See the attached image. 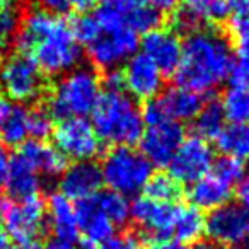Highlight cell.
Masks as SVG:
<instances>
[{"mask_svg":"<svg viewBox=\"0 0 249 249\" xmlns=\"http://www.w3.org/2000/svg\"><path fill=\"white\" fill-rule=\"evenodd\" d=\"M14 43L18 53L31 56L43 75H65L79 67L82 58V50L73 38L70 22L38 9L21 18Z\"/></svg>","mask_w":249,"mask_h":249,"instance_id":"6da1fadb","label":"cell"},{"mask_svg":"<svg viewBox=\"0 0 249 249\" xmlns=\"http://www.w3.org/2000/svg\"><path fill=\"white\" fill-rule=\"evenodd\" d=\"M232 60L231 43L225 36L210 28L196 29L181 41V60L174 79L179 87L203 97L227 80Z\"/></svg>","mask_w":249,"mask_h":249,"instance_id":"7a4b0ae2","label":"cell"},{"mask_svg":"<svg viewBox=\"0 0 249 249\" xmlns=\"http://www.w3.org/2000/svg\"><path fill=\"white\" fill-rule=\"evenodd\" d=\"M90 116V124L101 143L113 147H132L140 140L145 128L142 109L124 90L101 92Z\"/></svg>","mask_w":249,"mask_h":249,"instance_id":"3957f363","label":"cell"},{"mask_svg":"<svg viewBox=\"0 0 249 249\" xmlns=\"http://www.w3.org/2000/svg\"><path fill=\"white\" fill-rule=\"evenodd\" d=\"M101 80L94 69L75 67L62 75L48 94L45 109L52 118H86L101 96Z\"/></svg>","mask_w":249,"mask_h":249,"instance_id":"277c9868","label":"cell"},{"mask_svg":"<svg viewBox=\"0 0 249 249\" xmlns=\"http://www.w3.org/2000/svg\"><path fill=\"white\" fill-rule=\"evenodd\" d=\"M103 184L123 196H135L143 191L154 174V167L140 150L133 147H113L99 166Z\"/></svg>","mask_w":249,"mask_h":249,"instance_id":"5b68a950","label":"cell"},{"mask_svg":"<svg viewBox=\"0 0 249 249\" xmlns=\"http://www.w3.org/2000/svg\"><path fill=\"white\" fill-rule=\"evenodd\" d=\"M0 89L16 103H31L45 92V75L31 56L14 53L0 65Z\"/></svg>","mask_w":249,"mask_h":249,"instance_id":"8992f818","label":"cell"},{"mask_svg":"<svg viewBox=\"0 0 249 249\" xmlns=\"http://www.w3.org/2000/svg\"><path fill=\"white\" fill-rule=\"evenodd\" d=\"M53 142L65 159L92 160L101 152V140L86 118H65L53 128Z\"/></svg>","mask_w":249,"mask_h":249,"instance_id":"52a82bcc","label":"cell"},{"mask_svg":"<svg viewBox=\"0 0 249 249\" xmlns=\"http://www.w3.org/2000/svg\"><path fill=\"white\" fill-rule=\"evenodd\" d=\"M140 46L139 35L124 26L111 33H101L90 45H87V56L94 69L109 72L120 69Z\"/></svg>","mask_w":249,"mask_h":249,"instance_id":"ba28073f","label":"cell"},{"mask_svg":"<svg viewBox=\"0 0 249 249\" xmlns=\"http://www.w3.org/2000/svg\"><path fill=\"white\" fill-rule=\"evenodd\" d=\"M213 162L215 154L210 143L193 133L184 137L167 167L169 174L179 184H193L210 173Z\"/></svg>","mask_w":249,"mask_h":249,"instance_id":"9c48e42d","label":"cell"},{"mask_svg":"<svg viewBox=\"0 0 249 249\" xmlns=\"http://www.w3.org/2000/svg\"><path fill=\"white\" fill-rule=\"evenodd\" d=\"M205 235L222 248H235L249 241V210L239 203H225L205 217Z\"/></svg>","mask_w":249,"mask_h":249,"instance_id":"30bf717a","label":"cell"},{"mask_svg":"<svg viewBox=\"0 0 249 249\" xmlns=\"http://www.w3.org/2000/svg\"><path fill=\"white\" fill-rule=\"evenodd\" d=\"M5 234L18 242L35 241L46 227V205L41 196L14 200L5 205L4 218Z\"/></svg>","mask_w":249,"mask_h":249,"instance_id":"8fae6325","label":"cell"},{"mask_svg":"<svg viewBox=\"0 0 249 249\" xmlns=\"http://www.w3.org/2000/svg\"><path fill=\"white\" fill-rule=\"evenodd\" d=\"M46 224L50 227L46 249H77L80 232L73 201L62 193H53L46 203Z\"/></svg>","mask_w":249,"mask_h":249,"instance_id":"7c38bea8","label":"cell"},{"mask_svg":"<svg viewBox=\"0 0 249 249\" xmlns=\"http://www.w3.org/2000/svg\"><path fill=\"white\" fill-rule=\"evenodd\" d=\"M171 12L173 31L190 35L196 29L224 22L231 9L225 0H181Z\"/></svg>","mask_w":249,"mask_h":249,"instance_id":"4fadbf2b","label":"cell"},{"mask_svg":"<svg viewBox=\"0 0 249 249\" xmlns=\"http://www.w3.org/2000/svg\"><path fill=\"white\" fill-rule=\"evenodd\" d=\"M176 205L159 203L147 196H139L130 205V220L149 235L154 242H167L173 237V224L176 217Z\"/></svg>","mask_w":249,"mask_h":249,"instance_id":"5bb4252c","label":"cell"},{"mask_svg":"<svg viewBox=\"0 0 249 249\" xmlns=\"http://www.w3.org/2000/svg\"><path fill=\"white\" fill-rule=\"evenodd\" d=\"M184 139V130L179 123L162 121V123L145 126L140 137V152L152 167H167L178 147Z\"/></svg>","mask_w":249,"mask_h":249,"instance_id":"9a60e30c","label":"cell"},{"mask_svg":"<svg viewBox=\"0 0 249 249\" xmlns=\"http://www.w3.org/2000/svg\"><path fill=\"white\" fill-rule=\"evenodd\" d=\"M124 92L133 99L150 101L157 97L164 89V75L142 52H137L123 63Z\"/></svg>","mask_w":249,"mask_h":249,"instance_id":"2e32d148","label":"cell"},{"mask_svg":"<svg viewBox=\"0 0 249 249\" xmlns=\"http://www.w3.org/2000/svg\"><path fill=\"white\" fill-rule=\"evenodd\" d=\"M101 186L103 176L94 160H80L67 166L58 179V193L75 203L94 198L101 191Z\"/></svg>","mask_w":249,"mask_h":249,"instance_id":"e0dca14e","label":"cell"},{"mask_svg":"<svg viewBox=\"0 0 249 249\" xmlns=\"http://www.w3.org/2000/svg\"><path fill=\"white\" fill-rule=\"evenodd\" d=\"M140 46L143 55L162 72V75H174L181 60V39L176 31L157 28L143 35Z\"/></svg>","mask_w":249,"mask_h":249,"instance_id":"ac0fdd59","label":"cell"},{"mask_svg":"<svg viewBox=\"0 0 249 249\" xmlns=\"http://www.w3.org/2000/svg\"><path fill=\"white\" fill-rule=\"evenodd\" d=\"M234 184L210 169V173L205 174L201 179L190 184L188 198L191 205L200 212H212L222 205L229 203L234 195Z\"/></svg>","mask_w":249,"mask_h":249,"instance_id":"d6986e66","label":"cell"},{"mask_svg":"<svg viewBox=\"0 0 249 249\" xmlns=\"http://www.w3.org/2000/svg\"><path fill=\"white\" fill-rule=\"evenodd\" d=\"M159 109L162 113L164 120L174 121V123H184V121H193L195 116L200 111L203 99L200 94L188 90L184 87L174 86L171 89L160 92L156 97Z\"/></svg>","mask_w":249,"mask_h":249,"instance_id":"ffe728a7","label":"cell"},{"mask_svg":"<svg viewBox=\"0 0 249 249\" xmlns=\"http://www.w3.org/2000/svg\"><path fill=\"white\" fill-rule=\"evenodd\" d=\"M18 156L24 159L39 176H60L67 167V159L46 140H26L19 145Z\"/></svg>","mask_w":249,"mask_h":249,"instance_id":"44dd1931","label":"cell"},{"mask_svg":"<svg viewBox=\"0 0 249 249\" xmlns=\"http://www.w3.org/2000/svg\"><path fill=\"white\" fill-rule=\"evenodd\" d=\"M75 217L79 232L90 244H103L114 234V225L99 212L94 203V198L75 203Z\"/></svg>","mask_w":249,"mask_h":249,"instance_id":"7402d4cb","label":"cell"},{"mask_svg":"<svg viewBox=\"0 0 249 249\" xmlns=\"http://www.w3.org/2000/svg\"><path fill=\"white\" fill-rule=\"evenodd\" d=\"M7 193L14 200H26V198L39 196L41 190V176L16 154L9 162L7 178H5Z\"/></svg>","mask_w":249,"mask_h":249,"instance_id":"603a6c76","label":"cell"},{"mask_svg":"<svg viewBox=\"0 0 249 249\" xmlns=\"http://www.w3.org/2000/svg\"><path fill=\"white\" fill-rule=\"evenodd\" d=\"M205 235V217L193 205H183L176 208L173 224V237L178 244L191 246L200 242Z\"/></svg>","mask_w":249,"mask_h":249,"instance_id":"cb8c5ba5","label":"cell"},{"mask_svg":"<svg viewBox=\"0 0 249 249\" xmlns=\"http://www.w3.org/2000/svg\"><path fill=\"white\" fill-rule=\"evenodd\" d=\"M215 143L222 156L234 157L241 162L249 160V121L225 124L220 135L215 139Z\"/></svg>","mask_w":249,"mask_h":249,"instance_id":"d4e9b609","label":"cell"},{"mask_svg":"<svg viewBox=\"0 0 249 249\" xmlns=\"http://www.w3.org/2000/svg\"><path fill=\"white\" fill-rule=\"evenodd\" d=\"M225 114L222 111L220 101L217 99H208L203 101L200 111L195 116V135L201 137L208 142V140H215L220 132L225 128Z\"/></svg>","mask_w":249,"mask_h":249,"instance_id":"484cf974","label":"cell"},{"mask_svg":"<svg viewBox=\"0 0 249 249\" xmlns=\"http://www.w3.org/2000/svg\"><path fill=\"white\" fill-rule=\"evenodd\" d=\"M28 137V109L12 104L9 113L0 121V139L5 145H22Z\"/></svg>","mask_w":249,"mask_h":249,"instance_id":"4316f807","label":"cell"},{"mask_svg":"<svg viewBox=\"0 0 249 249\" xmlns=\"http://www.w3.org/2000/svg\"><path fill=\"white\" fill-rule=\"evenodd\" d=\"M94 203L99 212L116 227H123L130 220V200L114 191H99L94 196Z\"/></svg>","mask_w":249,"mask_h":249,"instance_id":"83f0119b","label":"cell"},{"mask_svg":"<svg viewBox=\"0 0 249 249\" xmlns=\"http://www.w3.org/2000/svg\"><path fill=\"white\" fill-rule=\"evenodd\" d=\"M143 196L150 198L154 201H159V203L174 205V201H178L181 196V184L171 174H152L150 179L147 181L145 188H143Z\"/></svg>","mask_w":249,"mask_h":249,"instance_id":"f1b7e54d","label":"cell"},{"mask_svg":"<svg viewBox=\"0 0 249 249\" xmlns=\"http://www.w3.org/2000/svg\"><path fill=\"white\" fill-rule=\"evenodd\" d=\"M124 19L126 26L137 35H147L154 29L160 28L162 12L154 5H143V7H124Z\"/></svg>","mask_w":249,"mask_h":249,"instance_id":"f546056e","label":"cell"},{"mask_svg":"<svg viewBox=\"0 0 249 249\" xmlns=\"http://www.w3.org/2000/svg\"><path fill=\"white\" fill-rule=\"evenodd\" d=\"M225 120L231 123L249 121V92L235 87H229L220 101Z\"/></svg>","mask_w":249,"mask_h":249,"instance_id":"4dcf8cb0","label":"cell"},{"mask_svg":"<svg viewBox=\"0 0 249 249\" xmlns=\"http://www.w3.org/2000/svg\"><path fill=\"white\" fill-rule=\"evenodd\" d=\"M231 43L235 46L239 55L249 56V11L237 12L227 24Z\"/></svg>","mask_w":249,"mask_h":249,"instance_id":"1f68e13d","label":"cell"},{"mask_svg":"<svg viewBox=\"0 0 249 249\" xmlns=\"http://www.w3.org/2000/svg\"><path fill=\"white\" fill-rule=\"evenodd\" d=\"M53 118L45 107L28 111V133L33 140H46L53 133Z\"/></svg>","mask_w":249,"mask_h":249,"instance_id":"d6a6232c","label":"cell"},{"mask_svg":"<svg viewBox=\"0 0 249 249\" xmlns=\"http://www.w3.org/2000/svg\"><path fill=\"white\" fill-rule=\"evenodd\" d=\"M70 29L75 41L84 46L90 45L101 35V28L92 14H80L70 22Z\"/></svg>","mask_w":249,"mask_h":249,"instance_id":"836d02e7","label":"cell"},{"mask_svg":"<svg viewBox=\"0 0 249 249\" xmlns=\"http://www.w3.org/2000/svg\"><path fill=\"white\" fill-rule=\"evenodd\" d=\"M19 21H21V18H19L16 5L0 9V53L7 48L9 39L16 35Z\"/></svg>","mask_w":249,"mask_h":249,"instance_id":"e575fe53","label":"cell"},{"mask_svg":"<svg viewBox=\"0 0 249 249\" xmlns=\"http://www.w3.org/2000/svg\"><path fill=\"white\" fill-rule=\"evenodd\" d=\"M227 80L231 84V87L249 92V56L239 55L235 60H232Z\"/></svg>","mask_w":249,"mask_h":249,"instance_id":"d590c367","label":"cell"},{"mask_svg":"<svg viewBox=\"0 0 249 249\" xmlns=\"http://www.w3.org/2000/svg\"><path fill=\"white\" fill-rule=\"evenodd\" d=\"M212 171H215L217 174H220L222 178H225L227 181H231L232 184H237V181L241 179V176L244 174L246 167L244 162L234 159V157H225L222 156L220 159H217L212 166Z\"/></svg>","mask_w":249,"mask_h":249,"instance_id":"8d00e7d4","label":"cell"},{"mask_svg":"<svg viewBox=\"0 0 249 249\" xmlns=\"http://www.w3.org/2000/svg\"><path fill=\"white\" fill-rule=\"evenodd\" d=\"M99 249H143L140 239L132 232H123V234H113L107 241L101 244Z\"/></svg>","mask_w":249,"mask_h":249,"instance_id":"74e56055","label":"cell"},{"mask_svg":"<svg viewBox=\"0 0 249 249\" xmlns=\"http://www.w3.org/2000/svg\"><path fill=\"white\" fill-rule=\"evenodd\" d=\"M31 2L38 11L52 16H60V18H63L70 11L69 0H31Z\"/></svg>","mask_w":249,"mask_h":249,"instance_id":"f35d334b","label":"cell"},{"mask_svg":"<svg viewBox=\"0 0 249 249\" xmlns=\"http://www.w3.org/2000/svg\"><path fill=\"white\" fill-rule=\"evenodd\" d=\"M101 86H104V90L107 92H121L124 90V84H123V75H121V70H109L104 75V80Z\"/></svg>","mask_w":249,"mask_h":249,"instance_id":"ab89813d","label":"cell"},{"mask_svg":"<svg viewBox=\"0 0 249 249\" xmlns=\"http://www.w3.org/2000/svg\"><path fill=\"white\" fill-rule=\"evenodd\" d=\"M234 191H235V196H237V203L241 207H244L246 210H249V169L244 171L241 179L235 184Z\"/></svg>","mask_w":249,"mask_h":249,"instance_id":"60d3db41","label":"cell"},{"mask_svg":"<svg viewBox=\"0 0 249 249\" xmlns=\"http://www.w3.org/2000/svg\"><path fill=\"white\" fill-rule=\"evenodd\" d=\"M9 162H11V156L9 152L0 145V190L4 188L5 184V178H7V171H9Z\"/></svg>","mask_w":249,"mask_h":249,"instance_id":"b9f144b4","label":"cell"},{"mask_svg":"<svg viewBox=\"0 0 249 249\" xmlns=\"http://www.w3.org/2000/svg\"><path fill=\"white\" fill-rule=\"evenodd\" d=\"M69 2H70V9L80 12V14H87V12L92 11L99 4V0H69Z\"/></svg>","mask_w":249,"mask_h":249,"instance_id":"7bdbcfd3","label":"cell"},{"mask_svg":"<svg viewBox=\"0 0 249 249\" xmlns=\"http://www.w3.org/2000/svg\"><path fill=\"white\" fill-rule=\"evenodd\" d=\"M152 4H154V7L159 9L160 12L162 11H174V9L181 4V0H154Z\"/></svg>","mask_w":249,"mask_h":249,"instance_id":"ee69618b","label":"cell"},{"mask_svg":"<svg viewBox=\"0 0 249 249\" xmlns=\"http://www.w3.org/2000/svg\"><path fill=\"white\" fill-rule=\"evenodd\" d=\"M229 9H234L237 12L249 11V0H225Z\"/></svg>","mask_w":249,"mask_h":249,"instance_id":"f6af8a7d","label":"cell"},{"mask_svg":"<svg viewBox=\"0 0 249 249\" xmlns=\"http://www.w3.org/2000/svg\"><path fill=\"white\" fill-rule=\"evenodd\" d=\"M9 249H46V248L38 241H26V242H18V244L11 246Z\"/></svg>","mask_w":249,"mask_h":249,"instance_id":"bcb514c9","label":"cell"},{"mask_svg":"<svg viewBox=\"0 0 249 249\" xmlns=\"http://www.w3.org/2000/svg\"><path fill=\"white\" fill-rule=\"evenodd\" d=\"M152 2H154V0H121V4H123L126 9L143 7V5H150Z\"/></svg>","mask_w":249,"mask_h":249,"instance_id":"7dc6e473","label":"cell"},{"mask_svg":"<svg viewBox=\"0 0 249 249\" xmlns=\"http://www.w3.org/2000/svg\"><path fill=\"white\" fill-rule=\"evenodd\" d=\"M12 104L9 103L7 99H4V97H0V121L4 120V116L9 113V109H11Z\"/></svg>","mask_w":249,"mask_h":249,"instance_id":"c3c4849f","label":"cell"},{"mask_svg":"<svg viewBox=\"0 0 249 249\" xmlns=\"http://www.w3.org/2000/svg\"><path fill=\"white\" fill-rule=\"evenodd\" d=\"M9 235L4 231H0V249H9Z\"/></svg>","mask_w":249,"mask_h":249,"instance_id":"681fc988","label":"cell"},{"mask_svg":"<svg viewBox=\"0 0 249 249\" xmlns=\"http://www.w3.org/2000/svg\"><path fill=\"white\" fill-rule=\"evenodd\" d=\"M167 249H200L198 248V244L195 246V248H191V246H184V244H171V242H167Z\"/></svg>","mask_w":249,"mask_h":249,"instance_id":"f907efd6","label":"cell"},{"mask_svg":"<svg viewBox=\"0 0 249 249\" xmlns=\"http://www.w3.org/2000/svg\"><path fill=\"white\" fill-rule=\"evenodd\" d=\"M11 5H14V0H0V9L11 7Z\"/></svg>","mask_w":249,"mask_h":249,"instance_id":"816d5d0a","label":"cell"},{"mask_svg":"<svg viewBox=\"0 0 249 249\" xmlns=\"http://www.w3.org/2000/svg\"><path fill=\"white\" fill-rule=\"evenodd\" d=\"M77 249H97V248H96L94 244H90V242H84V244H82V246H79Z\"/></svg>","mask_w":249,"mask_h":249,"instance_id":"f5cc1de1","label":"cell"},{"mask_svg":"<svg viewBox=\"0 0 249 249\" xmlns=\"http://www.w3.org/2000/svg\"><path fill=\"white\" fill-rule=\"evenodd\" d=\"M4 208H5V203L0 200V224H2V218H4Z\"/></svg>","mask_w":249,"mask_h":249,"instance_id":"db71d44e","label":"cell"},{"mask_svg":"<svg viewBox=\"0 0 249 249\" xmlns=\"http://www.w3.org/2000/svg\"><path fill=\"white\" fill-rule=\"evenodd\" d=\"M232 249H249V241L248 242H242V244L235 246V248H232Z\"/></svg>","mask_w":249,"mask_h":249,"instance_id":"11a10c76","label":"cell"},{"mask_svg":"<svg viewBox=\"0 0 249 249\" xmlns=\"http://www.w3.org/2000/svg\"><path fill=\"white\" fill-rule=\"evenodd\" d=\"M121 0H99V4H118Z\"/></svg>","mask_w":249,"mask_h":249,"instance_id":"9f6ffc18","label":"cell"},{"mask_svg":"<svg viewBox=\"0 0 249 249\" xmlns=\"http://www.w3.org/2000/svg\"><path fill=\"white\" fill-rule=\"evenodd\" d=\"M212 249H213V248H212Z\"/></svg>","mask_w":249,"mask_h":249,"instance_id":"6f0895ef","label":"cell"}]
</instances>
